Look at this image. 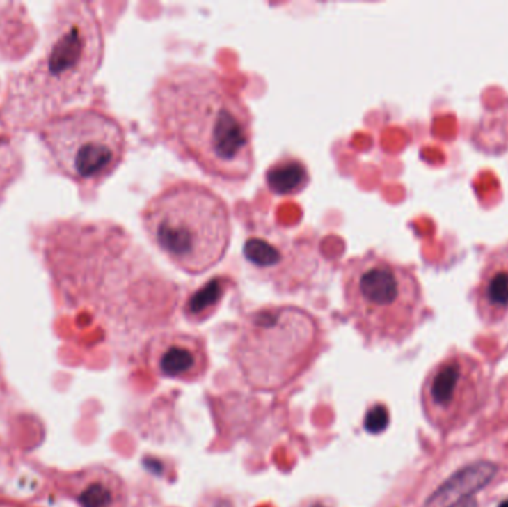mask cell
Wrapping results in <instances>:
<instances>
[{"instance_id":"1","label":"cell","mask_w":508,"mask_h":507,"mask_svg":"<svg viewBox=\"0 0 508 507\" xmlns=\"http://www.w3.org/2000/svg\"><path fill=\"white\" fill-rule=\"evenodd\" d=\"M161 141L214 182L239 186L254 171L253 115L222 75L201 64L173 65L150 91Z\"/></svg>"},{"instance_id":"2","label":"cell","mask_w":508,"mask_h":507,"mask_svg":"<svg viewBox=\"0 0 508 507\" xmlns=\"http://www.w3.org/2000/svg\"><path fill=\"white\" fill-rule=\"evenodd\" d=\"M104 36L91 3L55 5L42 54L9 76L0 123L10 130L42 127L82 95L100 69Z\"/></svg>"},{"instance_id":"3","label":"cell","mask_w":508,"mask_h":507,"mask_svg":"<svg viewBox=\"0 0 508 507\" xmlns=\"http://www.w3.org/2000/svg\"><path fill=\"white\" fill-rule=\"evenodd\" d=\"M140 219L152 244L187 275L213 270L230 246V208L200 182L168 183L143 207Z\"/></svg>"},{"instance_id":"4","label":"cell","mask_w":508,"mask_h":507,"mask_svg":"<svg viewBox=\"0 0 508 507\" xmlns=\"http://www.w3.org/2000/svg\"><path fill=\"white\" fill-rule=\"evenodd\" d=\"M318 318L297 305H264L247 313L230 345L244 382L262 393L292 385L323 350Z\"/></svg>"},{"instance_id":"5","label":"cell","mask_w":508,"mask_h":507,"mask_svg":"<svg viewBox=\"0 0 508 507\" xmlns=\"http://www.w3.org/2000/svg\"><path fill=\"white\" fill-rule=\"evenodd\" d=\"M342 296L348 318L367 344L402 343L421 323L425 311L415 268L374 250L345 262Z\"/></svg>"},{"instance_id":"6","label":"cell","mask_w":508,"mask_h":507,"mask_svg":"<svg viewBox=\"0 0 508 507\" xmlns=\"http://www.w3.org/2000/svg\"><path fill=\"white\" fill-rule=\"evenodd\" d=\"M40 140L63 178L94 191L112 176L127 153L125 130L95 107L73 109L40 127Z\"/></svg>"},{"instance_id":"7","label":"cell","mask_w":508,"mask_h":507,"mask_svg":"<svg viewBox=\"0 0 508 507\" xmlns=\"http://www.w3.org/2000/svg\"><path fill=\"white\" fill-rule=\"evenodd\" d=\"M148 361L158 377L180 382L200 381L209 368L205 341L180 330L154 335L148 345Z\"/></svg>"},{"instance_id":"8","label":"cell","mask_w":508,"mask_h":507,"mask_svg":"<svg viewBox=\"0 0 508 507\" xmlns=\"http://www.w3.org/2000/svg\"><path fill=\"white\" fill-rule=\"evenodd\" d=\"M474 304L484 322H500L508 314V241L486 253L474 288Z\"/></svg>"},{"instance_id":"9","label":"cell","mask_w":508,"mask_h":507,"mask_svg":"<svg viewBox=\"0 0 508 507\" xmlns=\"http://www.w3.org/2000/svg\"><path fill=\"white\" fill-rule=\"evenodd\" d=\"M498 473L491 461H477L454 473L429 495L422 507H457L483 490Z\"/></svg>"},{"instance_id":"10","label":"cell","mask_w":508,"mask_h":507,"mask_svg":"<svg viewBox=\"0 0 508 507\" xmlns=\"http://www.w3.org/2000/svg\"><path fill=\"white\" fill-rule=\"evenodd\" d=\"M467 385L466 366L461 360L452 359L440 363L436 370L429 375L425 389L424 402L429 414L434 416L445 415L459 402L458 396L462 394Z\"/></svg>"},{"instance_id":"11","label":"cell","mask_w":508,"mask_h":507,"mask_svg":"<svg viewBox=\"0 0 508 507\" xmlns=\"http://www.w3.org/2000/svg\"><path fill=\"white\" fill-rule=\"evenodd\" d=\"M309 174L305 165L294 158L273 164L267 173V185L273 194L293 195L305 189Z\"/></svg>"},{"instance_id":"12","label":"cell","mask_w":508,"mask_h":507,"mask_svg":"<svg viewBox=\"0 0 508 507\" xmlns=\"http://www.w3.org/2000/svg\"><path fill=\"white\" fill-rule=\"evenodd\" d=\"M115 492L104 482H93L79 495L82 507H112L115 504Z\"/></svg>"},{"instance_id":"13","label":"cell","mask_w":508,"mask_h":507,"mask_svg":"<svg viewBox=\"0 0 508 507\" xmlns=\"http://www.w3.org/2000/svg\"><path fill=\"white\" fill-rule=\"evenodd\" d=\"M217 297H219L217 290L209 286L208 289H204L203 292L198 293L195 299H192L189 302V306H187V314H189L191 318L207 317L208 315L207 310L209 308V305H212V302L217 301Z\"/></svg>"},{"instance_id":"14","label":"cell","mask_w":508,"mask_h":507,"mask_svg":"<svg viewBox=\"0 0 508 507\" xmlns=\"http://www.w3.org/2000/svg\"><path fill=\"white\" fill-rule=\"evenodd\" d=\"M388 421H390L388 410H386V407L382 405H376V406H373L372 410H369V412L366 415V420H364V426H366V430L369 433L378 435L386 428Z\"/></svg>"},{"instance_id":"15","label":"cell","mask_w":508,"mask_h":507,"mask_svg":"<svg viewBox=\"0 0 508 507\" xmlns=\"http://www.w3.org/2000/svg\"><path fill=\"white\" fill-rule=\"evenodd\" d=\"M459 507H477V503H476V500L470 499V500H467L466 503H462Z\"/></svg>"},{"instance_id":"16","label":"cell","mask_w":508,"mask_h":507,"mask_svg":"<svg viewBox=\"0 0 508 507\" xmlns=\"http://www.w3.org/2000/svg\"><path fill=\"white\" fill-rule=\"evenodd\" d=\"M498 507H508V500H505V501H502Z\"/></svg>"}]
</instances>
